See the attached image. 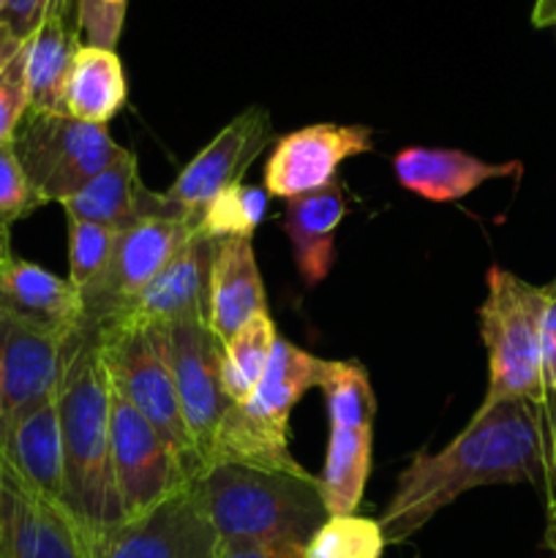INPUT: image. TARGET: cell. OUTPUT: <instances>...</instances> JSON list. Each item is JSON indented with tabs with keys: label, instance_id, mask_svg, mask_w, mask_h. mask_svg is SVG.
Instances as JSON below:
<instances>
[{
	"label": "cell",
	"instance_id": "cell-1",
	"mask_svg": "<svg viewBox=\"0 0 556 558\" xmlns=\"http://www.w3.org/2000/svg\"><path fill=\"white\" fill-rule=\"evenodd\" d=\"M556 477L545 412L529 401L480 403L467 428L445 447L418 452L398 477L379 518L387 545H401L461 494L483 485H545Z\"/></svg>",
	"mask_w": 556,
	"mask_h": 558
},
{
	"label": "cell",
	"instance_id": "cell-2",
	"mask_svg": "<svg viewBox=\"0 0 556 558\" xmlns=\"http://www.w3.org/2000/svg\"><path fill=\"white\" fill-rule=\"evenodd\" d=\"M63 439V505L87 556L125 523L112 469V385L101 354V330L80 322L63 343L58 381Z\"/></svg>",
	"mask_w": 556,
	"mask_h": 558
},
{
	"label": "cell",
	"instance_id": "cell-3",
	"mask_svg": "<svg viewBox=\"0 0 556 558\" xmlns=\"http://www.w3.org/2000/svg\"><path fill=\"white\" fill-rule=\"evenodd\" d=\"M202 505L221 545L305 548L330 518L314 474L213 463L196 477Z\"/></svg>",
	"mask_w": 556,
	"mask_h": 558
},
{
	"label": "cell",
	"instance_id": "cell-4",
	"mask_svg": "<svg viewBox=\"0 0 556 558\" xmlns=\"http://www.w3.org/2000/svg\"><path fill=\"white\" fill-rule=\"evenodd\" d=\"M330 360H319L278 336L270 365L243 403H232L223 414L213 441V463L267 469V472L309 474L289 452V414L294 403L322 387Z\"/></svg>",
	"mask_w": 556,
	"mask_h": 558
},
{
	"label": "cell",
	"instance_id": "cell-5",
	"mask_svg": "<svg viewBox=\"0 0 556 558\" xmlns=\"http://www.w3.org/2000/svg\"><path fill=\"white\" fill-rule=\"evenodd\" d=\"M488 294L478 311L480 338L488 352V390L483 403L529 401L543 409V319L548 289L491 267Z\"/></svg>",
	"mask_w": 556,
	"mask_h": 558
},
{
	"label": "cell",
	"instance_id": "cell-6",
	"mask_svg": "<svg viewBox=\"0 0 556 558\" xmlns=\"http://www.w3.org/2000/svg\"><path fill=\"white\" fill-rule=\"evenodd\" d=\"M101 354L112 390L161 434L185 477H200L205 466L191 445L180 409L167 354V327H107L101 330Z\"/></svg>",
	"mask_w": 556,
	"mask_h": 558
},
{
	"label": "cell",
	"instance_id": "cell-7",
	"mask_svg": "<svg viewBox=\"0 0 556 558\" xmlns=\"http://www.w3.org/2000/svg\"><path fill=\"white\" fill-rule=\"evenodd\" d=\"M11 142L44 205L74 196L125 150L109 136L107 125L33 109H27Z\"/></svg>",
	"mask_w": 556,
	"mask_h": 558
},
{
	"label": "cell",
	"instance_id": "cell-8",
	"mask_svg": "<svg viewBox=\"0 0 556 558\" xmlns=\"http://www.w3.org/2000/svg\"><path fill=\"white\" fill-rule=\"evenodd\" d=\"M194 232L189 218H145L118 232L109 265L80 292L82 322L98 330L114 325Z\"/></svg>",
	"mask_w": 556,
	"mask_h": 558
},
{
	"label": "cell",
	"instance_id": "cell-9",
	"mask_svg": "<svg viewBox=\"0 0 556 558\" xmlns=\"http://www.w3.org/2000/svg\"><path fill=\"white\" fill-rule=\"evenodd\" d=\"M112 469L125 521L145 515L156 505L194 483L174 461L156 428L112 390Z\"/></svg>",
	"mask_w": 556,
	"mask_h": 558
},
{
	"label": "cell",
	"instance_id": "cell-10",
	"mask_svg": "<svg viewBox=\"0 0 556 558\" xmlns=\"http://www.w3.org/2000/svg\"><path fill=\"white\" fill-rule=\"evenodd\" d=\"M0 558H90L74 518L0 452Z\"/></svg>",
	"mask_w": 556,
	"mask_h": 558
},
{
	"label": "cell",
	"instance_id": "cell-11",
	"mask_svg": "<svg viewBox=\"0 0 556 558\" xmlns=\"http://www.w3.org/2000/svg\"><path fill=\"white\" fill-rule=\"evenodd\" d=\"M221 539L194 483L125 521L93 558H216Z\"/></svg>",
	"mask_w": 556,
	"mask_h": 558
},
{
	"label": "cell",
	"instance_id": "cell-12",
	"mask_svg": "<svg viewBox=\"0 0 556 558\" xmlns=\"http://www.w3.org/2000/svg\"><path fill=\"white\" fill-rule=\"evenodd\" d=\"M167 354L191 445L207 469L218 425L232 407L221 385V341L207 325H174L167 327Z\"/></svg>",
	"mask_w": 556,
	"mask_h": 558
},
{
	"label": "cell",
	"instance_id": "cell-13",
	"mask_svg": "<svg viewBox=\"0 0 556 558\" xmlns=\"http://www.w3.org/2000/svg\"><path fill=\"white\" fill-rule=\"evenodd\" d=\"M273 142L270 114L265 107H249L229 120L194 158L183 167L164 194L189 218L200 223L202 210L213 196L234 183H243V174Z\"/></svg>",
	"mask_w": 556,
	"mask_h": 558
},
{
	"label": "cell",
	"instance_id": "cell-14",
	"mask_svg": "<svg viewBox=\"0 0 556 558\" xmlns=\"http://www.w3.org/2000/svg\"><path fill=\"white\" fill-rule=\"evenodd\" d=\"M374 150L368 125L314 123L278 136L265 163V191L281 199L311 194L330 180L347 158Z\"/></svg>",
	"mask_w": 556,
	"mask_h": 558
},
{
	"label": "cell",
	"instance_id": "cell-15",
	"mask_svg": "<svg viewBox=\"0 0 556 558\" xmlns=\"http://www.w3.org/2000/svg\"><path fill=\"white\" fill-rule=\"evenodd\" d=\"M213 245L216 240L207 238L196 227L183 248L158 270L145 292L109 327L207 325V281H210Z\"/></svg>",
	"mask_w": 556,
	"mask_h": 558
},
{
	"label": "cell",
	"instance_id": "cell-16",
	"mask_svg": "<svg viewBox=\"0 0 556 558\" xmlns=\"http://www.w3.org/2000/svg\"><path fill=\"white\" fill-rule=\"evenodd\" d=\"M69 332L0 311V385L3 414H20L58 392Z\"/></svg>",
	"mask_w": 556,
	"mask_h": 558
},
{
	"label": "cell",
	"instance_id": "cell-17",
	"mask_svg": "<svg viewBox=\"0 0 556 558\" xmlns=\"http://www.w3.org/2000/svg\"><path fill=\"white\" fill-rule=\"evenodd\" d=\"M60 205H63L65 216L85 218V221L101 223L114 232H123L145 218H189L167 194L150 191L142 183L140 163L131 150L120 153L118 161L109 163L85 189L76 191Z\"/></svg>",
	"mask_w": 556,
	"mask_h": 558
},
{
	"label": "cell",
	"instance_id": "cell-18",
	"mask_svg": "<svg viewBox=\"0 0 556 558\" xmlns=\"http://www.w3.org/2000/svg\"><path fill=\"white\" fill-rule=\"evenodd\" d=\"M259 314H267V294L254 245L249 238L216 240L207 281V330L223 343Z\"/></svg>",
	"mask_w": 556,
	"mask_h": 558
},
{
	"label": "cell",
	"instance_id": "cell-19",
	"mask_svg": "<svg viewBox=\"0 0 556 558\" xmlns=\"http://www.w3.org/2000/svg\"><path fill=\"white\" fill-rule=\"evenodd\" d=\"M349 213L347 185L330 180L311 194L287 199L281 227L292 245L294 265L305 287L325 281L336 262V229Z\"/></svg>",
	"mask_w": 556,
	"mask_h": 558
},
{
	"label": "cell",
	"instance_id": "cell-20",
	"mask_svg": "<svg viewBox=\"0 0 556 558\" xmlns=\"http://www.w3.org/2000/svg\"><path fill=\"white\" fill-rule=\"evenodd\" d=\"M398 183L428 202H458L488 180L512 178L521 163H488L450 147H403L392 158Z\"/></svg>",
	"mask_w": 556,
	"mask_h": 558
},
{
	"label": "cell",
	"instance_id": "cell-21",
	"mask_svg": "<svg viewBox=\"0 0 556 558\" xmlns=\"http://www.w3.org/2000/svg\"><path fill=\"white\" fill-rule=\"evenodd\" d=\"M0 452L25 474L27 483L63 501L65 480L58 392L20 414H0Z\"/></svg>",
	"mask_w": 556,
	"mask_h": 558
},
{
	"label": "cell",
	"instance_id": "cell-22",
	"mask_svg": "<svg viewBox=\"0 0 556 558\" xmlns=\"http://www.w3.org/2000/svg\"><path fill=\"white\" fill-rule=\"evenodd\" d=\"M0 311L71 332L82 322L80 292L69 278H60L33 262L0 248Z\"/></svg>",
	"mask_w": 556,
	"mask_h": 558
},
{
	"label": "cell",
	"instance_id": "cell-23",
	"mask_svg": "<svg viewBox=\"0 0 556 558\" xmlns=\"http://www.w3.org/2000/svg\"><path fill=\"white\" fill-rule=\"evenodd\" d=\"M25 44L31 109L33 112H63L71 65H74L76 49L82 47L76 16L49 14Z\"/></svg>",
	"mask_w": 556,
	"mask_h": 558
},
{
	"label": "cell",
	"instance_id": "cell-24",
	"mask_svg": "<svg viewBox=\"0 0 556 558\" xmlns=\"http://www.w3.org/2000/svg\"><path fill=\"white\" fill-rule=\"evenodd\" d=\"M374 423H330L325 469L319 474L322 499L330 515H354L371 477Z\"/></svg>",
	"mask_w": 556,
	"mask_h": 558
},
{
	"label": "cell",
	"instance_id": "cell-25",
	"mask_svg": "<svg viewBox=\"0 0 556 558\" xmlns=\"http://www.w3.org/2000/svg\"><path fill=\"white\" fill-rule=\"evenodd\" d=\"M125 98L129 85L118 52L82 44L65 85L63 112L85 123L107 125L123 109Z\"/></svg>",
	"mask_w": 556,
	"mask_h": 558
},
{
	"label": "cell",
	"instance_id": "cell-26",
	"mask_svg": "<svg viewBox=\"0 0 556 558\" xmlns=\"http://www.w3.org/2000/svg\"><path fill=\"white\" fill-rule=\"evenodd\" d=\"M276 338L270 314H259L221 343V385L229 401L243 403L256 390L270 365Z\"/></svg>",
	"mask_w": 556,
	"mask_h": 558
},
{
	"label": "cell",
	"instance_id": "cell-27",
	"mask_svg": "<svg viewBox=\"0 0 556 558\" xmlns=\"http://www.w3.org/2000/svg\"><path fill=\"white\" fill-rule=\"evenodd\" d=\"M267 213V191L259 185L234 183L213 196L210 205L200 216V232L207 238H254L256 227L265 221Z\"/></svg>",
	"mask_w": 556,
	"mask_h": 558
},
{
	"label": "cell",
	"instance_id": "cell-28",
	"mask_svg": "<svg viewBox=\"0 0 556 558\" xmlns=\"http://www.w3.org/2000/svg\"><path fill=\"white\" fill-rule=\"evenodd\" d=\"M387 543L379 521L363 515H330L305 545L303 558H382Z\"/></svg>",
	"mask_w": 556,
	"mask_h": 558
},
{
	"label": "cell",
	"instance_id": "cell-29",
	"mask_svg": "<svg viewBox=\"0 0 556 558\" xmlns=\"http://www.w3.org/2000/svg\"><path fill=\"white\" fill-rule=\"evenodd\" d=\"M69 221V281L76 292L90 287L112 259L118 232L85 218L65 216Z\"/></svg>",
	"mask_w": 556,
	"mask_h": 558
},
{
	"label": "cell",
	"instance_id": "cell-30",
	"mask_svg": "<svg viewBox=\"0 0 556 558\" xmlns=\"http://www.w3.org/2000/svg\"><path fill=\"white\" fill-rule=\"evenodd\" d=\"M41 205V196L16 158L14 142H0V248L11 245V227Z\"/></svg>",
	"mask_w": 556,
	"mask_h": 558
},
{
	"label": "cell",
	"instance_id": "cell-31",
	"mask_svg": "<svg viewBox=\"0 0 556 558\" xmlns=\"http://www.w3.org/2000/svg\"><path fill=\"white\" fill-rule=\"evenodd\" d=\"M27 109V44L16 41L0 54V142L14 140Z\"/></svg>",
	"mask_w": 556,
	"mask_h": 558
},
{
	"label": "cell",
	"instance_id": "cell-32",
	"mask_svg": "<svg viewBox=\"0 0 556 558\" xmlns=\"http://www.w3.org/2000/svg\"><path fill=\"white\" fill-rule=\"evenodd\" d=\"M129 0H76V31L87 47L114 49L120 41Z\"/></svg>",
	"mask_w": 556,
	"mask_h": 558
},
{
	"label": "cell",
	"instance_id": "cell-33",
	"mask_svg": "<svg viewBox=\"0 0 556 558\" xmlns=\"http://www.w3.org/2000/svg\"><path fill=\"white\" fill-rule=\"evenodd\" d=\"M49 14L76 16V0H9L0 14V27L16 41H27Z\"/></svg>",
	"mask_w": 556,
	"mask_h": 558
},
{
	"label": "cell",
	"instance_id": "cell-34",
	"mask_svg": "<svg viewBox=\"0 0 556 558\" xmlns=\"http://www.w3.org/2000/svg\"><path fill=\"white\" fill-rule=\"evenodd\" d=\"M545 289H548V305H545L543 319V360L540 365H543V412L556 452V283L551 281Z\"/></svg>",
	"mask_w": 556,
	"mask_h": 558
},
{
	"label": "cell",
	"instance_id": "cell-35",
	"mask_svg": "<svg viewBox=\"0 0 556 558\" xmlns=\"http://www.w3.org/2000/svg\"><path fill=\"white\" fill-rule=\"evenodd\" d=\"M303 550L292 545H221L216 558H303Z\"/></svg>",
	"mask_w": 556,
	"mask_h": 558
},
{
	"label": "cell",
	"instance_id": "cell-36",
	"mask_svg": "<svg viewBox=\"0 0 556 558\" xmlns=\"http://www.w3.org/2000/svg\"><path fill=\"white\" fill-rule=\"evenodd\" d=\"M532 25L534 27L556 25V0H534Z\"/></svg>",
	"mask_w": 556,
	"mask_h": 558
},
{
	"label": "cell",
	"instance_id": "cell-37",
	"mask_svg": "<svg viewBox=\"0 0 556 558\" xmlns=\"http://www.w3.org/2000/svg\"><path fill=\"white\" fill-rule=\"evenodd\" d=\"M11 44H16V38H14V36H9V33H5L3 27H0V54H3L5 49L11 47Z\"/></svg>",
	"mask_w": 556,
	"mask_h": 558
},
{
	"label": "cell",
	"instance_id": "cell-38",
	"mask_svg": "<svg viewBox=\"0 0 556 558\" xmlns=\"http://www.w3.org/2000/svg\"><path fill=\"white\" fill-rule=\"evenodd\" d=\"M548 543H551V548L556 550V515H554V523H551V534H548Z\"/></svg>",
	"mask_w": 556,
	"mask_h": 558
},
{
	"label": "cell",
	"instance_id": "cell-39",
	"mask_svg": "<svg viewBox=\"0 0 556 558\" xmlns=\"http://www.w3.org/2000/svg\"><path fill=\"white\" fill-rule=\"evenodd\" d=\"M0 414H3V385H0Z\"/></svg>",
	"mask_w": 556,
	"mask_h": 558
},
{
	"label": "cell",
	"instance_id": "cell-40",
	"mask_svg": "<svg viewBox=\"0 0 556 558\" xmlns=\"http://www.w3.org/2000/svg\"><path fill=\"white\" fill-rule=\"evenodd\" d=\"M5 5H9V0H0V14H3V11H5Z\"/></svg>",
	"mask_w": 556,
	"mask_h": 558
},
{
	"label": "cell",
	"instance_id": "cell-41",
	"mask_svg": "<svg viewBox=\"0 0 556 558\" xmlns=\"http://www.w3.org/2000/svg\"><path fill=\"white\" fill-rule=\"evenodd\" d=\"M554 283H556V278H554Z\"/></svg>",
	"mask_w": 556,
	"mask_h": 558
}]
</instances>
